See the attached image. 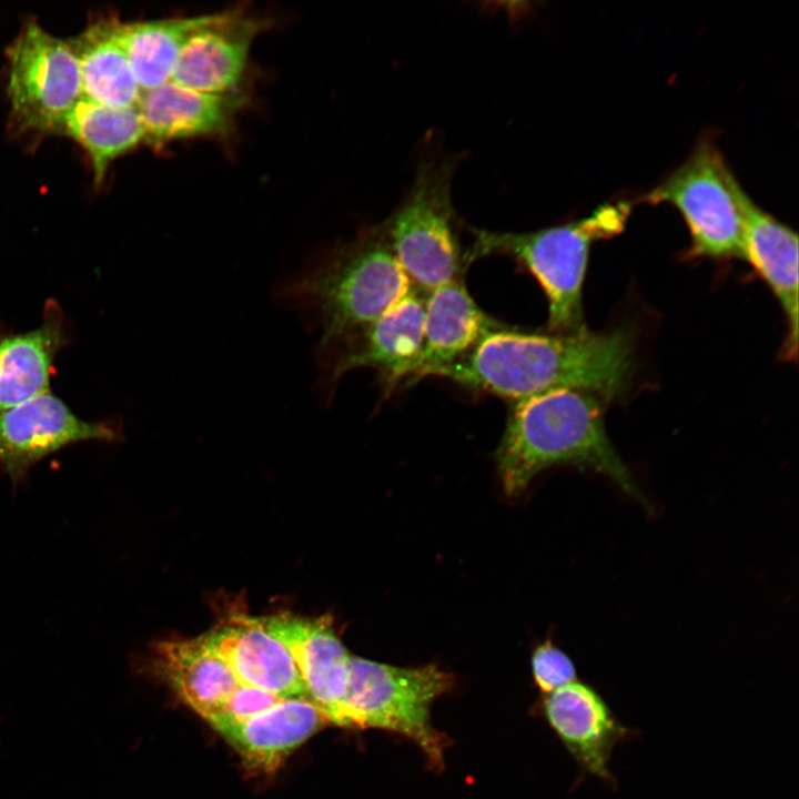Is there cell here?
<instances>
[{
    "mask_svg": "<svg viewBox=\"0 0 799 799\" xmlns=\"http://www.w3.org/2000/svg\"><path fill=\"white\" fill-rule=\"evenodd\" d=\"M631 365V337L620 328L543 334L503 325L435 376L510 402L557 390L589 391L606 401L625 391Z\"/></svg>",
    "mask_w": 799,
    "mask_h": 799,
    "instance_id": "6da1fadb",
    "label": "cell"
},
{
    "mask_svg": "<svg viewBox=\"0 0 799 799\" xmlns=\"http://www.w3.org/2000/svg\"><path fill=\"white\" fill-rule=\"evenodd\" d=\"M412 289L377 224L280 277L271 295L310 331L314 347L336 346L357 335Z\"/></svg>",
    "mask_w": 799,
    "mask_h": 799,
    "instance_id": "7a4b0ae2",
    "label": "cell"
},
{
    "mask_svg": "<svg viewBox=\"0 0 799 799\" xmlns=\"http://www.w3.org/2000/svg\"><path fill=\"white\" fill-rule=\"evenodd\" d=\"M599 395L557 390L512 402L496 464L505 493L523 492L542 471L574 465L600 473L645 506V496L614 448Z\"/></svg>",
    "mask_w": 799,
    "mask_h": 799,
    "instance_id": "3957f363",
    "label": "cell"
},
{
    "mask_svg": "<svg viewBox=\"0 0 799 799\" xmlns=\"http://www.w3.org/2000/svg\"><path fill=\"white\" fill-rule=\"evenodd\" d=\"M629 213L630 205L619 202L601 205L585 219L530 232L468 226L473 243L465 251V262L468 266L492 255L513 259L546 295L549 333H577L586 330L581 295L591 244L620 233Z\"/></svg>",
    "mask_w": 799,
    "mask_h": 799,
    "instance_id": "277c9868",
    "label": "cell"
},
{
    "mask_svg": "<svg viewBox=\"0 0 799 799\" xmlns=\"http://www.w3.org/2000/svg\"><path fill=\"white\" fill-rule=\"evenodd\" d=\"M455 160L429 154L398 206L378 223L411 285L425 293L463 277L467 267L452 203Z\"/></svg>",
    "mask_w": 799,
    "mask_h": 799,
    "instance_id": "5b68a950",
    "label": "cell"
},
{
    "mask_svg": "<svg viewBox=\"0 0 799 799\" xmlns=\"http://www.w3.org/2000/svg\"><path fill=\"white\" fill-rule=\"evenodd\" d=\"M454 685L437 665L396 667L351 657L340 727L377 728L414 741L433 770L444 767L447 737L431 725V706Z\"/></svg>",
    "mask_w": 799,
    "mask_h": 799,
    "instance_id": "8992f818",
    "label": "cell"
},
{
    "mask_svg": "<svg viewBox=\"0 0 799 799\" xmlns=\"http://www.w3.org/2000/svg\"><path fill=\"white\" fill-rule=\"evenodd\" d=\"M739 190L720 152L706 140L645 202L668 203L681 213L691 235V255L727 260L742 257Z\"/></svg>",
    "mask_w": 799,
    "mask_h": 799,
    "instance_id": "52a82bcc",
    "label": "cell"
},
{
    "mask_svg": "<svg viewBox=\"0 0 799 799\" xmlns=\"http://www.w3.org/2000/svg\"><path fill=\"white\" fill-rule=\"evenodd\" d=\"M7 92L17 128L58 133L82 98L80 69L70 40L28 22L7 51Z\"/></svg>",
    "mask_w": 799,
    "mask_h": 799,
    "instance_id": "ba28073f",
    "label": "cell"
},
{
    "mask_svg": "<svg viewBox=\"0 0 799 799\" xmlns=\"http://www.w3.org/2000/svg\"><path fill=\"white\" fill-rule=\"evenodd\" d=\"M426 295L412 286L357 335L333 347H314L315 388L324 403L332 401L342 376L360 367L377 372L385 396L407 386L423 346Z\"/></svg>",
    "mask_w": 799,
    "mask_h": 799,
    "instance_id": "9c48e42d",
    "label": "cell"
},
{
    "mask_svg": "<svg viewBox=\"0 0 799 799\" xmlns=\"http://www.w3.org/2000/svg\"><path fill=\"white\" fill-rule=\"evenodd\" d=\"M118 437L113 425L80 418L48 391L0 414V467L16 486L38 462L69 445Z\"/></svg>",
    "mask_w": 799,
    "mask_h": 799,
    "instance_id": "30bf717a",
    "label": "cell"
},
{
    "mask_svg": "<svg viewBox=\"0 0 799 799\" xmlns=\"http://www.w3.org/2000/svg\"><path fill=\"white\" fill-rule=\"evenodd\" d=\"M543 715L579 767L616 789L609 763L616 746L638 731L616 717L601 694L587 682L575 680L543 699Z\"/></svg>",
    "mask_w": 799,
    "mask_h": 799,
    "instance_id": "8fae6325",
    "label": "cell"
},
{
    "mask_svg": "<svg viewBox=\"0 0 799 799\" xmlns=\"http://www.w3.org/2000/svg\"><path fill=\"white\" fill-rule=\"evenodd\" d=\"M265 27L243 9L210 13L183 45L170 81L211 94L240 91L252 43Z\"/></svg>",
    "mask_w": 799,
    "mask_h": 799,
    "instance_id": "7c38bea8",
    "label": "cell"
},
{
    "mask_svg": "<svg viewBox=\"0 0 799 799\" xmlns=\"http://www.w3.org/2000/svg\"><path fill=\"white\" fill-rule=\"evenodd\" d=\"M265 627L289 649L306 697L340 725L351 655L337 637L331 616L302 618L289 613L262 617Z\"/></svg>",
    "mask_w": 799,
    "mask_h": 799,
    "instance_id": "4fadbf2b",
    "label": "cell"
},
{
    "mask_svg": "<svg viewBox=\"0 0 799 799\" xmlns=\"http://www.w3.org/2000/svg\"><path fill=\"white\" fill-rule=\"evenodd\" d=\"M204 636L229 665L239 684L280 698L306 697L289 649L267 630L262 617L231 610Z\"/></svg>",
    "mask_w": 799,
    "mask_h": 799,
    "instance_id": "5bb4252c",
    "label": "cell"
},
{
    "mask_svg": "<svg viewBox=\"0 0 799 799\" xmlns=\"http://www.w3.org/2000/svg\"><path fill=\"white\" fill-rule=\"evenodd\" d=\"M244 98L240 91L211 94L172 81L144 91L136 105L144 142L162 146L184 139L227 133Z\"/></svg>",
    "mask_w": 799,
    "mask_h": 799,
    "instance_id": "9a60e30c",
    "label": "cell"
},
{
    "mask_svg": "<svg viewBox=\"0 0 799 799\" xmlns=\"http://www.w3.org/2000/svg\"><path fill=\"white\" fill-rule=\"evenodd\" d=\"M742 257L779 301L788 323L782 356L791 360L798 350V236L787 225L757 206L740 188Z\"/></svg>",
    "mask_w": 799,
    "mask_h": 799,
    "instance_id": "2e32d148",
    "label": "cell"
},
{
    "mask_svg": "<svg viewBox=\"0 0 799 799\" xmlns=\"http://www.w3.org/2000/svg\"><path fill=\"white\" fill-rule=\"evenodd\" d=\"M503 325L477 305L463 277L429 292L426 295L423 346L407 386L435 376Z\"/></svg>",
    "mask_w": 799,
    "mask_h": 799,
    "instance_id": "e0dca14e",
    "label": "cell"
},
{
    "mask_svg": "<svg viewBox=\"0 0 799 799\" xmlns=\"http://www.w3.org/2000/svg\"><path fill=\"white\" fill-rule=\"evenodd\" d=\"M327 724L326 716L307 697H292L216 731L250 769L272 772Z\"/></svg>",
    "mask_w": 799,
    "mask_h": 799,
    "instance_id": "ac0fdd59",
    "label": "cell"
},
{
    "mask_svg": "<svg viewBox=\"0 0 799 799\" xmlns=\"http://www.w3.org/2000/svg\"><path fill=\"white\" fill-rule=\"evenodd\" d=\"M67 337L62 309L53 299L45 302L39 326L0 334V414L50 391L54 360Z\"/></svg>",
    "mask_w": 799,
    "mask_h": 799,
    "instance_id": "d6986e66",
    "label": "cell"
},
{
    "mask_svg": "<svg viewBox=\"0 0 799 799\" xmlns=\"http://www.w3.org/2000/svg\"><path fill=\"white\" fill-rule=\"evenodd\" d=\"M153 667L176 696L203 719L215 714L240 685L204 634L169 639L153 648Z\"/></svg>",
    "mask_w": 799,
    "mask_h": 799,
    "instance_id": "ffe728a7",
    "label": "cell"
},
{
    "mask_svg": "<svg viewBox=\"0 0 799 799\" xmlns=\"http://www.w3.org/2000/svg\"><path fill=\"white\" fill-rule=\"evenodd\" d=\"M115 19H100L70 39L78 59L82 97L110 108H136L141 90L134 79Z\"/></svg>",
    "mask_w": 799,
    "mask_h": 799,
    "instance_id": "44dd1931",
    "label": "cell"
},
{
    "mask_svg": "<svg viewBox=\"0 0 799 799\" xmlns=\"http://www.w3.org/2000/svg\"><path fill=\"white\" fill-rule=\"evenodd\" d=\"M58 133L69 135L87 151L97 185L115 159L144 142L136 108H110L83 97L65 114Z\"/></svg>",
    "mask_w": 799,
    "mask_h": 799,
    "instance_id": "7402d4cb",
    "label": "cell"
},
{
    "mask_svg": "<svg viewBox=\"0 0 799 799\" xmlns=\"http://www.w3.org/2000/svg\"><path fill=\"white\" fill-rule=\"evenodd\" d=\"M209 16L120 23V39L141 92L171 80L183 45Z\"/></svg>",
    "mask_w": 799,
    "mask_h": 799,
    "instance_id": "603a6c76",
    "label": "cell"
},
{
    "mask_svg": "<svg viewBox=\"0 0 799 799\" xmlns=\"http://www.w3.org/2000/svg\"><path fill=\"white\" fill-rule=\"evenodd\" d=\"M532 671L536 686L545 695L575 681L577 677L572 658L549 639L534 649Z\"/></svg>",
    "mask_w": 799,
    "mask_h": 799,
    "instance_id": "cb8c5ba5",
    "label": "cell"
},
{
    "mask_svg": "<svg viewBox=\"0 0 799 799\" xmlns=\"http://www.w3.org/2000/svg\"><path fill=\"white\" fill-rule=\"evenodd\" d=\"M281 699L262 689L240 684L222 707L206 721L215 730H219L225 726L246 720L269 709Z\"/></svg>",
    "mask_w": 799,
    "mask_h": 799,
    "instance_id": "d4e9b609",
    "label": "cell"
}]
</instances>
